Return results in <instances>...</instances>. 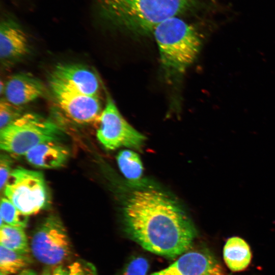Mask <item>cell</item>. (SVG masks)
Returning <instances> with one entry per match:
<instances>
[{
	"label": "cell",
	"mask_w": 275,
	"mask_h": 275,
	"mask_svg": "<svg viewBox=\"0 0 275 275\" xmlns=\"http://www.w3.org/2000/svg\"><path fill=\"white\" fill-rule=\"evenodd\" d=\"M125 230L145 250L158 255L175 258L188 250L196 229L179 205L155 189L133 191L125 202Z\"/></svg>",
	"instance_id": "cell-1"
},
{
	"label": "cell",
	"mask_w": 275,
	"mask_h": 275,
	"mask_svg": "<svg viewBox=\"0 0 275 275\" xmlns=\"http://www.w3.org/2000/svg\"><path fill=\"white\" fill-rule=\"evenodd\" d=\"M198 0H96L98 14L107 23L137 35L153 33L160 22L195 10Z\"/></svg>",
	"instance_id": "cell-2"
},
{
	"label": "cell",
	"mask_w": 275,
	"mask_h": 275,
	"mask_svg": "<svg viewBox=\"0 0 275 275\" xmlns=\"http://www.w3.org/2000/svg\"><path fill=\"white\" fill-rule=\"evenodd\" d=\"M152 34L158 47L162 67L170 77L183 74L200 52L202 41L198 32L179 17L160 22Z\"/></svg>",
	"instance_id": "cell-3"
},
{
	"label": "cell",
	"mask_w": 275,
	"mask_h": 275,
	"mask_svg": "<svg viewBox=\"0 0 275 275\" xmlns=\"http://www.w3.org/2000/svg\"><path fill=\"white\" fill-rule=\"evenodd\" d=\"M61 128L51 120L37 114H23L0 131V147L6 153L25 155L38 144L59 140Z\"/></svg>",
	"instance_id": "cell-4"
},
{
	"label": "cell",
	"mask_w": 275,
	"mask_h": 275,
	"mask_svg": "<svg viewBox=\"0 0 275 275\" xmlns=\"http://www.w3.org/2000/svg\"><path fill=\"white\" fill-rule=\"evenodd\" d=\"M4 193L5 197L28 216L46 209L50 202L42 173L21 167L13 170Z\"/></svg>",
	"instance_id": "cell-5"
},
{
	"label": "cell",
	"mask_w": 275,
	"mask_h": 275,
	"mask_svg": "<svg viewBox=\"0 0 275 275\" xmlns=\"http://www.w3.org/2000/svg\"><path fill=\"white\" fill-rule=\"evenodd\" d=\"M31 249L34 257L47 265H58L70 257L71 243L57 215H49L38 226L31 239Z\"/></svg>",
	"instance_id": "cell-6"
},
{
	"label": "cell",
	"mask_w": 275,
	"mask_h": 275,
	"mask_svg": "<svg viewBox=\"0 0 275 275\" xmlns=\"http://www.w3.org/2000/svg\"><path fill=\"white\" fill-rule=\"evenodd\" d=\"M98 121L96 136L106 149L112 150L126 147L139 149L143 145L145 136L126 121L108 95Z\"/></svg>",
	"instance_id": "cell-7"
},
{
	"label": "cell",
	"mask_w": 275,
	"mask_h": 275,
	"mask_svg": "<svg viewBox=\"0 0 275 275\" xmlns=\"http://www.w3.org/2000/svg\"><path fill=\"white\" fill-rule=\"evenodd\" d=\"M49 83L58 105L71 120L81 124L99 120L102 112L98 96L84 94L51 77Z\"/></svg>",
	"instance_id": "cell-8"
},
{
	"label": "cell",
	"mask_w": 275,
	"mask_h": 275,
	"mask_svg": "<svg viewBox=\"0 0 275 275\" xmlns=\"http://www.w3.org/2000/svg\"><path fill=\"white\" fill-rule=\"evenodd\" d=\"M151 275H225L218 261L205 251L182 254L167 267Z\"/></svg>",
	"instance_id": "cell-9"
},
{
	"label": "cell",
	"mask_w": 275,
	"mask_h": 275,
	"mask_svg": "<svg viewBox=\"0 0 275 275\" xmlns=\"http://www.w3.org/2000/svg\"><path fill=\"white\" fill-rule=\"evenodd\" d=\"M29 41L22 28L15 21L6 19L0 25V58L9 65L24 57L29 52Z\"/></svg>",
	"instance_id": "cell-10"
},
{
	"label": "cell",
	"mask_w": 275,
	"mask_h": 275,
	"mask_svg": "<svg viewBox=\"0 0 275 275\" xmlns=\"http://www.w3.org/2000/svg\"><path fill=\"white\" fill-rule=\"evenodd\" d=\"M50 77L87 95L98 96L99 82L96 75L88 67L78 64H60Z\"/></svg>",
	"instance_id": "cell-11"
},
{
	"label": "cell",
	"mask_w": 275,
	"mask_h": 275,
	"mask_svg": "<svg viewBox=\"0 0 275 275\" xmlns=\"http://www.w3.org/2000/svg\"><path fill=\"white\" fill-rule=\"evenodd\" d=\"M44 88L41 82L29 73H19L11 76L5 84L4 94L9 102L21 106L41 97Z\"/></svg>",
	"instance_id": "cell-12"
},
{
	"label": "cell",
	"mask_w": 275,
	"mask_h": 275,
	"mask_svg": "<svg viewBox=\"0 0 275 275\" xmlns=\"http://www.w3.org/2000/svg\"><path fill=\"white\" fill-rule=\"evenodd\" d=\"M25 156L26 160L35 167L54 169L65 164L69 157V151L59 140H53L35 146L27 152Z\"/></svg>",
	"instance_id": "cell-13"
},
{
	"label": "cell",
	"mask_w": 275,
	"mask_h": 275,
	"mask_svg": "<svg viewBox=\"0 0 275 275\" xmlns=\"http://www.w3.org/2000/svg\"><path fill=\"white\" fill-rule=\"evenodd\" d=\"M223 256L227 266L233 271L245 269L252 258L248 244L243 239L236 236L227 240L224 248Z\"/></svg>",
	"instance_id": "cell-14"
},
{
	"label": "cell",
	"mask_w": 275,
	"mask_h": 275,
	"mask_svg": "<svg viewBox=\"0 0 275 275\" xmlns=\"http://www.w3.org/2000/svg\"><path fill=\"white\" fill-rule=\"evenodd\" d=\"M32 263V258L26 254H22L7 249L1 245L0 269L6 274L19 273Z\"/></svg>",
	"instance_id": "cell-15"
},
{
	"label": "cell",
	"mask_w": 275,
	"mask_h": 275,
	"mask_svg": "<svg viewBox=\"0 0 275 275\" xmlns=\"http://www.w3.org/2000/svg\"><path fill=\"white\" fill-rule=\"evenodd\" d=\"M0 243L7 249L22 254L29 252L27 237L22 228L3 224L0 229Z\"/></svg>",
	"instance_id": "cell-16"
},
{
	"label": "cell",
	"mask_w": 275,
	"mask_h": 275,
	"mask_svg": "<svg viewBox=\"0 0 275 275\" xmlns=\"http://www.w3.org/2000/svg\"><path fill=\"white\" fill-rule=\"evenodd\" d=\"M119 168L127 179L135 180L142 175L143 167L139 155L130 150L121 151L117 156Z\"/></svg>",
	"instance_id": "cell-17"
},
{
	"label": "cell",
	"mask_w": 275,
	"mask_h": 275,
	"mask_svg": "<svg viewBox=\"0 0 275 275\" xmlns=\"http://www.w3.org/2000/svg\"><path fill=\"white\" fill-rule=\"evenodd\" d=\"M28 215L20 211L6 197L1 200V226L5 224L13 227L24 229L28 223Z\"/></svg>",
	"instance_id": "cell-18"
},
{
	"label": "cell",
	"mask_w": 275,
	"mask_h": 275,
	"mask_svg": "<svg viewBox=\"0 0 275 275\" xmlns=\"http://www.w3.org/2000/svg\"><path fill=\"white\" fill-rule=\"evenodd\" d=\"M21 106L14 105L5 98L0 101V129L6 127L22 115Z\"/></svg>",
	"instance_id": "cell-19"
},
{
	"label": "cell",
	"mask_w": 275,
	"mask_h": 275,
	"mask_svg": "<svg viewBox=\"0 0 275 275\" xmlns=\"http://www.w3.org/2000/svg\"><path fill=\"white\" fill-rule=\"evenodd\" d=\"M149 264L143 257H138L131 260L119 275H147Z\"/></svg>",
	"instance_id": "cell-20"
},
{
	"label": "cell",
	"mask_w": 275,
	"mask_h": 275,
	"mask_svg": "<svg viewBox=\"0 0 275 275\" xmlns=\"http://www.w3.org/2000/svg\"><path fill=\"white\" fill-rule=\"evenodd\" d=\"M68 275H98L95 266L91 263L83 259H78L68 268Z\"/></svg>",
	"instance_id": "cell-21"
},
{
	"label": "cell",
	"mask_w": 275,
	"mask_h": 275,
	"mask_svg": "<svg viewBox=\"0 0 275 275\" xmlns=\"http://www.w3.org/2000/svg\"><path fill=\"white\" fill-rule=\"evenodd\" d=\"M13 161L7 153H1L0 156V188L2 191L12 172Z\"/></svg>",
	"instance_id": "cell-22"
},
{
	"label": "cell",
	"mask_w": 275,
	"mask_h": 275,
	"mask_svg": "<svg viewBox=\"0 0 275 275\" xmlns=\"http://www.w3.org/2000/svg\"><path fill=\"white\" fill-rule=\"evenodd\" d=\"M52 275H68V270L62 266H59L54 270Z\"/></svg>",
	"instance_id": "cell-23"
},
{
	"label": "cell",
	"mask_w": 275,
	"mask_h": 275,
	"mask_svg": "<svg viewBox=\"0 0 275 275\" xmlns=\"http://www.w3.org/2000/svg\"><path fill=\"white\" fill-rule=\"evenodd\" d=\"M17 275H36V273L32 269L26 268L18 273Z\"/></svg>",
	"instance_id": "cell-24"
},
{
	"label": "cell",
	"mask_w": 275,
	"mask_h": 275,
	"mask_svg": "<svg viewBox=\"0 0 275 275\" xmlns=\"http://www.w3.org/2000/svg\"><path fill=\"white\" fill-rule=\"evenodd\" d=\"M41 275H51L50 270L48 268L45 269L42 272Z\"/></svg>",
	"instance_id": "cell-25"
},
{
	"label": "cell",
	"mask_w": 275,
	"mask_h": 275,
	"mask_svg": "<svg viewBox=\"0 0 275 275\" xmlns=\"http://www.w3.org/2000/svg\"><path fill=\"white\" fill-rule=\"evenodd\" d=\"M0 275H8V274L1 271Z\"/></svg>",
	"instance_id": "cell-26"
}]
</instances>
